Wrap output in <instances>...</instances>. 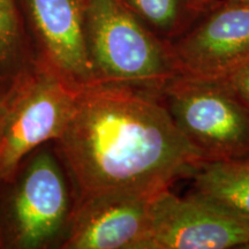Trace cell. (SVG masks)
Instances as JSON below:
<instances>
[{
  "mask_svg": "<svg viewBox=\"0 0 249 249\" xmlns=\"http://www.w3.org/2000/svg\"><path fill=\"white\" fill-rule=\"evenodd\" d=\"M188 178L193 194L249 219V157L203 160Z\"/></svg>",
  "mask_w": 249,
  "mask_h": 249,
  "instance_id": "10",
  "label": "cell"
},
{
  "mask_svg": "<svg viewBox=\"0 0 249 249\" xmlns=\"http://www.w3.org/2000/svg\"><path fill=\"white\" fill-rule=\"evenodd\" d=\"M233 92L249 107V61L222 77Z\"/></svg>",
  "mask_w": 249,
  "mask_h": 249,
  "instance_id": "13",
  "label": "cell"
},
{
  "mask_svg": "<svg viewBox=\"0 0 249 249\" xmlns=\"http://www.w3.org/2000/svg\"><path fill=\"white\" fill-rule=\"evenodd\" d=\"M249 248V219L191 193H156L141 249Z\"/></svg>",
  "mask_w": 249,
  "mask_h": 249,
  "instance_id": "6",
  "label": "cell"
},
{
  "mask_svg": "<svg viewBox=\"0 0 249 249\" xmlns=\"http://www.w3.org/2000/svg\"><path fill=\"white\" fill-rule=\"evenodd\" d=\"M80 90L42 58L9 83L0 118V186L13 180L34 151L61 135Z\"/></svg>",
  "mask_w": 249,
  "mask_h": 249,
  "instance_id": "3",
  "label": "cell"
},
{
  "mask_svg": "<svg viewBox=\"0 0 249 249\" xmlns=\"http://www.w3.org/2000/svg\"><path fill=\"white\" fill-rule=\"evenodd\" d=\"M156 33L165 37L180 34L186 26L194 0H121Z\"/></svg>",
  "mask_w": 249,
  "mask_h": 249,
  "instance_id": "12",
  "label": "cell"
},
{
  "mask_svg": "<svg viewBox=\"0 0 249 249\" xmlns=\"http://www.w3.org/2000/svg\"><path fill=\"white\" fill-rule=\"evenodd\" d=\"M83 13L95 83L160 91L180 73L171 44L121 0H83Z\"/></svg>",
  "mask_w": 249,
  "mask_h": 249,
  "instance_id": "2",
  "label": "cell"
},
{
  "mask_svg": "<svg viewBox=\"0 0 249 249\" xmlns=\"http://www.w3.org/2000/svg\"><path fill=\"white\" fill-rule=\"evenodd\" d=\"M4 101H5V91L0 92V118H1L2 108H4Z\"/></svg>",
  "mask_w": 249,
  "mask_h": 249,
  "instance_id": "14",
  "label": "cell"
},
{
  "mask_svg": "<svg viewBox=\"0 0 249 249\" xmlns=\"http://www.w3.org/2000/svg\"><path fill=\"white\" fill-rule=\"evenodd\" d=\"M75 204L99 195H154L205 160L174 124L160 91L93 83L53 142Z\"/></svg>",
  "mask_w": 249,
  "mask_h": 249,
  "instance_id": "1",
  "label": "cell"
},
{
  "mask_svg": "<svg viewBox=\"0 0 249 249\" xmlns=\"http://www.w3.org/2000/svg\"><path fill=\"white\" fill-rule=\"evenodd\" d=\"M160 96L177 128L205 160L249 157V107L223 80L179 73Z\"/></svg>",
  "mask_w": 249,
  "mask_h": 249,
  "instance_id": "5",
  "label": "cell"
},
{
  "mask_svg": "<svg viewBox=\"0 0 249 249\" xmlns=\"http://www.w3.org/2000/svg\"><path fill=\"white\" fill-rule=\"evenodd\" d=\"M42 58L77 88L95 83L85 29L83 0H26Z\"/></svg>",
  "mask_w": 249,
  "mask_h": 249,
  "instance_id": "9",
  "label": "cell"
},
{
  "mask_svg": "<svg viewBox=\"0 0 249 249\" xmlns=\"http://www.w3.org/2000/svg\"><path fill=\"white\" fill-rule=\"evenodd\" d=\"M33 60L27 58L15 0H0V81L8 85Z\"/></svg>",
  "mask_w": 249,
  "mask_h": 249,
  "instance_id": "11",
  "label": "cell"
},
{
  "mask_svg": "<svg viewBox=\"0 0 249 249\" xmlns=\"http://www.w3.org/2000/svg\"><path fill=\"white\" fill-rule=\"evenodd\" d=\"M234 1H249V0H234Z\"/></svg>",
  "mask_w": 249,
  "mask_h": 249,
  "instance_id": "15",
  "label": "cell"
},
{
  "mask_svg": "<svg viewBox=\"0 0 249 249\" xmlns=\"http://www.w3.org/2000/svg\"><path fill=\"white\" fill-rule=\"evenodd\" d=\"M181 74L222 79L249 61V1L214 8L171 44Z\"/></svg>",
  "mask_w": 249,
  "mask_h": 249,
  "instance_id": "7",
  "label": "cell"
},
{
  "mask_svg": "<svg viewBox=\"0 0 249 249\" xmlns=\"http://www.w3.org/2000/svg\"><path fill=\"white\" fill-rule=\"evenodd\" d=\"M154 195L116 193L75 204L59 248L141 249Z\"/></svg>",
  "mask_w": 249,
  "mask_h": 249,
  "instance_id": "8",
  "label": "cell"
},
{
  "mask_svg": "<svg viewBox=\"0 0 249 249\" xmlns=\"http://www.w3.org/2000/svg\"><path fill=\"white\" fill-rule=\"evenodd\" d=\"M5 185L9 191L0 213V247H59L75 201L57 152L42 145Z\"/></svg>",
  "mask_w": 249,
  "mask_h": 249,
  "instance_id": "4",
  "label": "cell"
}]
</instances>
